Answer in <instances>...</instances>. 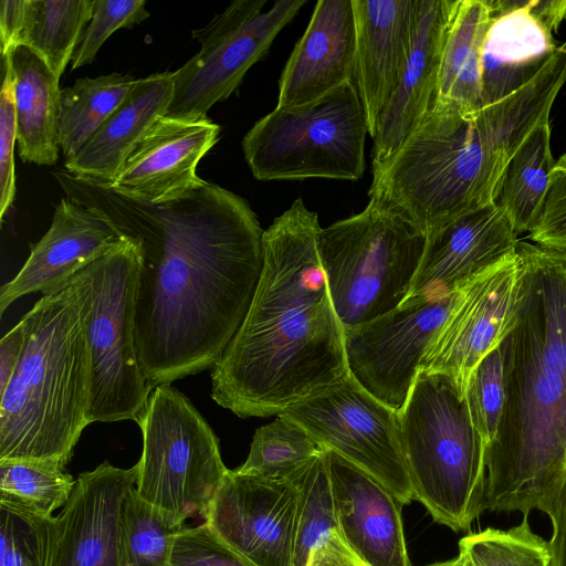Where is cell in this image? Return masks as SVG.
I'll return each mask as SVG.
<instances>
[{
    "label": "cell",
    "instance_id": "6da1fadb",
    "mask_svg": "<svg viewBox=\"0 0 566 566\" xmlns=\"http://www.w3.org/2000/svg\"><path fill=\"white\" fill-rule=\"evenodd\" d=\"M66 195L139 251L135 343L155 389L211 368L242 325L263 270L264 230L248 201L206 181L149 201L65 169Z\"/></svg>",
    "mask_w": 566,
    "mask_h": 566
},
{
    "label": "cell",
    "instance_id": "7a4b0ae2",
    "mask_svg": "<svg viewBox=\"0 0 566 566\" xmlns=\"http://www.w3.org/2000/svg\"><path fill=\"white\" fill-rule=\"evenodd\" d=\"M297 198L263 234V270L248 314L211 367V398L240 418L279 416L348 375L317 238Z\"/></svg>",
    "mask_w": 566,
    "mask_h": 566
},
{
    "label": "cell",
    "instance_id": "3957f363",
    "mask_svg": "<svg viewBox=\"0 0 566 566\" xmlns=\"http://www.w3.org/2000/svg\"><path fill=\"white\" fill-rule=\"evenodd\" d=\"M501 344L505 403L486 448L485 509L547 514L566 481V251L518 242Z\"/></svg>",
    "mask_w": 566,
    "mask_h": 566
},
{
    "label": "cell",
    "instance_id": "277c9868",
    "mask_svg": "<svg viewBox=\"0 0 566 566\" xmlns=\"http://www.w3.org/2000/svg\"><path fill=\"white\" fill-rule=\"evenodd\" d=\"M92 281L85 268L44 293L22 317L27 338L0 395V461L41 460L64 467L90 424Z\"/></svg>",
    "mask_w": 566,
    "mask_h": 566
},
{
    "label": "cell",
    "instance_id": "5b68a950",
    "mask_svg": "<svg viewBox=\"0 0 566 566\" xmlns=\"http://www.w3.org/2000/svg\"><path fill=\"white\" fill-rule=\"evenodd\" d=\"M399 420L413 500L453 532L470 530L486 510V443L465 391L446 374L420 371Z\"/></svg>",
    "mask_w": 566,
    "mask_h": 566
},
{
    "label": "cell",
    "instance_id": "8992f818",
    "mask_svg": "<svg viewBox=\"0 0 566 566\" xmlns=\"http://www.w3.org/2000/svg\"><path fill=\"white\" fill-rule=\"evenodd\" d=\"M427 240L417 226L374 201L322 228L317 247L344 328L399 307L409 295Z\"/></svg>",
    "mask_w": 566,
    "mask_h": 566
},
{
    "label": "cell",
    "instance_id": "52a82bcc",
    "mask_svg": "<svg viewBox=\"0 0 566 566\" xmlns=\"http://www.w3.org/2000/svg\"><path fill=\"white\" fill-rule=\"evenodd\" d=\"M368 125L353 81L298 106H276L242 139L253 177L261 181L310 178L358 180Z\"/></svg>",
    "mask_w": 566,
    "mask_h": 566
},
{
    "label": "cell",
    "instance_id": "ba28073f",
    "mask_svg": "<svg viewBox=\"0 0 566 566\" xmlns=\"http://www.w3.org/2000/svg\"><path fill=\"white\" fill-rule=\"evenodd\" d=\"M137 423L143 433L138 495L175 524L205 518L229 471L211 427L170 385L154 389Z\"/></svg>",
    "mask_w": 566,
    "mask_h": 566
},
{
    "label": "cell",
    "instance_id": "9c48e42d",
    "mask_svg": "<svg viewBox=\"0 0 566 566\" xmlns=\"http://www.w3.org/2000/svg\"><path fill=\"white\" fill-rule=\"evenodd\" d=\"M92 305L87 321L91 352L88 421H138L151 387L136 350L135 302L139 251L129 238L88 266Z\"/></svg>",
    "mask_w": 566,
    "mask_h": 566
},
{
    "label": "cell",
    "instance_id": "30bf717a",
    "mask_svg": "<svg viewBox=\"0 0 566 566\" xmlns=\"http://www.w3.org/2000/svg\"><path fill=\"white\" fill-rule=\"evenodd\" d=\"M306 0H280L262 11L266 0H237L203 28L192 31L200 50L175 71L166 116L208 117L209 109L237 91L250 67L269 51L280 31Z\"/></svg>",
    "mask_w": 566,
    "mask_h": 566
},
{
    "label": "cell",
    "instance_id": "8fae6325",
    "mask_svg": "<svg viewBox=\"0 0 566 566\" xmlns=\"http://www.w3.org/2000/svg\"><path fill=\"white\" fill-rule=\"evenodd\" d=\"M279 416L297 422L326 449L365 470L401 504L413 500L399 412L371 396L350 375Z\"/></svg>",
    "mask_w": 566,
    "mask_h": 566
},
{
    "label": "cell",
    "instance_id": "7c38bea8",
    "mask_svg": "<svg viewBox=\"0 0 566 566\" xmlns=\"http://www.w3.org/2000/svg\"><path fill=\"white\" fill-rule=\"evenodd\" d=\"M462 292L463 289L443 298L401 304L370 322L344 328L349 375L371 396L399 412L430 342Z\"/></svg>",
    "mask_w": 566,
    "mask_h": 566
},
{
    "label": "cell",
    "instance_id": "4fadbf2b",
    "mask_svg": "<svg viewBox=\"0 0 566 566\" xmlns=\"http://www.w3.org/2000/svg\"><path fill=\"white\" fill-rule=\"evenodd\" d=\"M298 488L229 470L205 523L255 566H293Z\"/></svg>",
    "mask_w": 566,
    "mask_h": 566
},
{
    "label": "cell",
    "instance_id": "5bb4252c",
    "mask_svg": "<svg viewBox=\"0 0 566 566\" xmlns=\"http://www.w3.org/2000/svg\"><path fill=\"white\" fill-rule=\"evenodd\" d=\"M517 234L493 203L469 210L427 234L424 251L402 304L447 297L514 256Z\"/></svg>",
    "mask_w": 566,
    "mask_h": 566
},
{
    "label": "cell",
    "instance_id": "9a60e30c",
    "mask_svg": "<svg viewBox=\"0 0 566 566\" xmlns=\"http://www.w3.org/2000/svg\"><path fill=\"white\" fill-rule=\"evenodd\" d=\"M518 277L516 252L467 285L430 342L420 371L446 374L465 391L475 366L505 333L516 302Z\"/></svg>",
    "mask_w": 566,
    "mask_h": 566
},
{
    "label": "cell",
    "instance_id": "2e32d148",
    "mask_svg": "<svg viewBox=\"0 0 566 566\" xmlns=\"http://www.w3.org/2000/svg\"><path fill=\"white\" fill-rule=\"evenodd\" d=\"M138 468L104 461L75 480L72 494L55 516L49 566H123L122 517Z\"/></svg>",
    "mask_w": 566,
    "mask_h": 566
},
{
    "label": "cell",
    "instance_id": "e0dca14e",
    "mask_svg": "<svg viewBox=\"0 0 566 566\" xmlns=\"http://www.w3.org/2000/svg\"><path fill=\"white\" fill-rule=\"evenodd\" d=\"M491 19L481 54L483 107L527 84L553 57V33L566 0H488Z\"/></svg>",
    "mask_w": 566,
    "mask_h": 566
},
{
    "label": "cell",
    "instance_id": "ac0fdd59",
    "mask_svg": "<svg viewBox=\"0 0 566 566\" xmlns=\"http://www.w3.org/2000/svg\"><path fill=\"white\" fill-rule=\"evenodd\" d=\"M338 532L366 566H411L401 503L361 468L327 449Z\"/></svg>",
    "mask_w": 566,
    "mask_h": 566
},
{
    "label": "cell",
    "instance_id": "d6986e66",
    "mask_svg": "<svg viewBox=\"0 0 566 566\" xmlns=\"http://www.w3.org/2000/svg\"><path fill=\"white\" fill-rule=\"evenodd\" d=\"M220 126L210 118L161 116L136 145L114 181L115 190L163 201L201 187L202 157L216 145Z\"/></svg>",
    "mask_w": 566,
    "mask_h": 566
},
{
    "label": "cell",
    "instance_id": "ffe728a7",
    "mask_svg": "<svg viewBox=\"0 0 566 566\" xmlns=\"http://www.w3.org/2000/svg\"><path fill=\"white\" fill-rule=\"evenodd\" d=\"M122 237L91 209L62 198L51 227L34 244L18 274L0 290V314L18 298L54 290L97 259L109 253Z\"/></svg>",
    "mask_w": 566,
    "mask_h": 566
},
{
    "label": "cell",
    "instance_id": "44dd1931",
    "mask_svg": "<svg viewBox=\"0 0 566 566\" xmlns=\"http://www.w3.org/2000/svg\"><path fill=\"white\" fill-rule=\"evenodd\" d=\"M355 17L353 80L374 138L379 118L407 63L417 0H352Z\"/></svg>",
    "mask_w": 566,
    "mask_h": 566
},
{
    "label": "cell",
    "instance_id": "7402d4cb",
    "mask_svg": "<svg viewBox=\"0 0 566 566\" xmlns=\"http://www.w3.org/2000/svg\"><path fill=\"white\" fill-rule=\"evenodd\" d=\"M457 0H417L410 53L373 138L371 164L390 158L434 103L442 49Z\"/></svg>",
    "mask_w": 566,
    "mask_h": 566
},
{
    "label": "cell",
    "instance_id": "603a6c76",
    "mask_svg": "<svg viewBox=\"0 0 566 566\" xmlns=\"http://www.w3.org/2000/svg\"><path fill=\"white\" fill-rule=\"evenodd\" d=\"M352 0H319L279 80L277 105L313 102L348 81L355 65Z\"/></svg>",
    "mask_w": 566,
    "mask_h": 566
},
{
    "label": "cell",
    "instance_id": "cb8c5ba5",
    "mask_svg": "<svg viewBox=\"0 0 566 566\" xmlns=\"http://www.w3.org/2000/svg\"><path fill=\"white\" fill-rule=\"evenodd\" d=\"M175 72L165 71L135 81L113 114L78 153L64 163L73 176L112 182L125 161L171 102Z\"/></svg>",
    "mask_w": 566,
    "mask_h": 566
},
{
    "label": "cell",
    "instance_id": "d4e9b609",
    "mask_svg": "<svg viewBox=\"0 0 566 566\" xmlns=\"http://www.w3.org/2000/svg\"><path fill=\"white\" fill-rule=\"evenodd\" d=\"M7 60L14 81L17 144L24 163L52 166L59 158L60 80L30 48L19 44Z\"/></svg>",
    "mask_w": 566,
    "mask_h": 566
},
{
    "label": "cell",
    "instance_id": "484cf974",
    "mask_svg": "<svg viewBox=\"0 0 566 566\" xmlns=\"http://www.w3.org/2000/svg\"><path fill=\"white\" fill-rule=\"evenodd\" d=\"M490 19L488 0H457L442 49L433 105L470 112L483 107L481 54Z\"/></svg>",
    "mask_w": 566,
    "mask_h": 566
},
{
    "label": "cell",
    "instance_id": "4316f807",
    "mask_svg": "<svg viewBox=\"0 0 566 566\" xmlns=\"http://www.w3.org/2000/svg\"><path fill=\"white\" fill-rule=\"evenodd\" d=\"M555 165L547 119L517 147L494 187L492 203L507 218L517 235L530 232L537 221Z\"/></svg>",
    "mask_w": 566,
    "mask_h": 566
},
{
    "label": "cell",
    "instance_id": "83f0119b",
    "mask_svg": "<svg viewBox=\"0 0 566 566\" xmlns=\"http://www.w3.org/2000/svg\"><path fill=\"white\" fill-rule=\"evenodd\" d=\"M134 76L111 73L77 78L61 88L57 143L64 163L71 160L129 93Z\"/></svg>",
    "mask_w": 566,
    "mask_h": 566
},
{
    "label": "cell",
    "instance_id": "f1b7e54d",
    "mask_svg": "<svg viewBox=\"0 0 566 566\" xmlns=\"http://www.w3.org/2000/svg\"><path fill=\"white\" fill-rule=\"evenodd\" d=\"M95 0H28L19 44L34 51L60 80L91 21Z\"/></svg>",
    "mask_w": 566,
    "mask_h": 566
},
{
    "label": "cell",
    "instance_id": "f546056e",
    "mask_svg": "<svg viewBox=\"0 0 566 566\" xmlns=\"http://www.w3.org/2000/svg\"><path fill=\"white\" fill-rule=\"evenodd\" d=\"M327 449L297 422L277 416L253 434L250 452L240 474L292 480Z\"/></svg>",
    "mask_w": 566,
    "mask_h": 566
},
{
    "label": "cell",
    "instance_id": "4dcf8cb0",
    "mask_svg": "<svg viewBox=\"0 0 566 566\" xmlns=\"http://www.w3.org/2000/svg\"><path fill=\"white\" fill-rule=\"evenodd\" d=\"M75 481L55 462L27 459L0 461V503L42 516L69 501Z\"/></svg>",
    "mask_w": 566,
    "mask_h": 566
},
{
    "label": "cell",
    "instance_id": "1f68e13d",
    "mask_svg": "<svg viewBox=\"0 0 566 566\" xmlns=\"http://www.w3.org/2000/svg\"><path fill=\"white\" fill-rule=\"evenodd\" d=\"M298 488L293 566H307L313 552L338 533L327 450L292 479Z\"/></svg>",
    "mask_w": 566,
    "mask_h": 566
},
{
    "label": "cell",
    "instance_id": "d6a6232c",
    "mask_svg": "<svg viewBox=\"0 0 566 566\" xmlns=\"http://www.w3.org/2000/svg\"><path fill=\"white\" fill-rule=\"evenodd\" d=\"M184 527L144 501L134 486L122 517L123 566H170L176 537Z\"/></svg>",
    "mask_w": 566,
    "mask_h": 566
},
{
    "label": "cell",
    "instance_id": "836d02e7",
    "mask_svg": "<svg viewBox=\"0 0 566 566\" xmlns=\"http://www.w3.org/2000/svg\"><path fill=\"white\" fill-rule=\"evenodd\" d=\"M472 566H553L551 542L534 533L528 515L509 530L488 527L459 541Z\"/></svg>",
    "mask_w": 566,
    "mask_h": 566
},
{
    "label": "cell",
    "instance_id": "e575fe53",
    "mask_svg": "<svg viewBox=\"0 0 566 566\" xmlns=\"http://www.w3.org/2000/svg\"><path fill=\"white\" fill-rule=\"evenodd\" d=\"M54 522L0 503V566H49Z\"/></svg>",
    "mask_w": 566,
    "mask_h": 566
},
{
    "label": "cell",
    "instance_id": "d590c367",
    "mask_svg": "<svg viewBox=\"0 0 566 566\" xmlns=\"http://www.w3.org/2000/svg\"><path fill=\"white\" fill-rule=\"evenodd\" d=\"M465 398L472 421L488 448L497 433L505 403V369L501 342L471 373Z\"/></svg>",
    "mask_w": 566,
    "mask_h": 566
},
{
    "label": "cell",
    "instance_id": "8d00e7d4",
    "mask_svg": "<svg viewBox=\"0 0 566 566\" xmlns=\"http://www.w3.org/2000/svg\"><path fill=\"white\" fill-rule=\"evenodd\" d=\"M145 6V0H95L91 21L72 57V70L91 64L113 32L130 29L149 18Z\"/></svg>",
    "mask_w": 566,
    "mask_h": 566
},
{
    "label": "cell",
    "instance_id": "74e56055",
    "mask_svg": "<svg viewBox=\"0 0 566 566\" xmlns=\"http://www.w3.org/2000/svg\"><path fill=\"white\" fill-rule=\"evenodd\" d=\"M170 566H255L220 539L203 522L177 535Z\"/></svg>",
    "mask_w": 566,
    "mask_h": 566
},
{
    "label": "cell",
    "instance_id": "f35d334b",
    "mask_svg": "<svg viewBox=\"0 0 566 566\" xmlns=\"http://www.w3.org/2000/svg\"><path fill=\"white\" fill-rule=\"evenodd\" d=\"M17 143L14 81L11 67L3 60L0 93V218L11 208L15 197L14 144Z\"/></svg>",
    "mask_w": 566,
    "mask_h": 566
},
{
    "label": "cell",
    "instance_id": "ab89813d",
    "mask_svg": "<svg viewBox=\"0 0 566 566\" xmlns=\"http://www.w3.org/2000/svg\"><path fill=\"white\" fill-rule=\"evenodd\" d=\"M538 245L566 251V167H556L543 208L530 231Z\"/></svg>",
    "mask_w": 566,
    "mask_h": 566
},
{
    "label": "cell",
    "instance_id": "60d3db41",
    "mask_svg": "<svg viewBox=\"0 0 566 566\" xmlns=\"http://www.w3.org/2000/svg\"><path fill=\"white\" fill-rule=\"evenodd\" d=\"M28 0L0 1V38L1 55L4 56L12 48L19 45L24 29Z\"/></svg>",
    "mask_w": 566,
    "mask_h": 566
},
{
    "label": "cell",
    "instance_id": "b9f144b4",
    "mask_svg": "<svg viewBox=\"0 0 566 566\" xmlns=\"http://www.w3.org/2000/svg\"><path fill=\"white\" fill-rule=\"evenodd\" d=\"M27 338L25 323L21 321L0 340V395L12 378Z\"/></svg>",
    "mask_w": 566,
    "mask_h": 566
},
{
    "label": "cell",
    "instance_id": "7bdbcfd3",
    "mask_svg": "<svg viewBox=\"0 0 566 566\" xmlns=\"http://www.w3.org/2000/svg\"><path fill=\"white\" fill-rule=\"evenodd\" d=\"M307 566H366L344 544L338 533L332 534L312 554Z\"/></svg>",
    "mask_w": 566,
    "mask_h": 566
},
{
    "label": "cell",
    "instance_id": "ee69618b",
    "mask_svg": "<svg viewBox=\"0 0 566 566\" xmlns=\"http://www.w3.org/2000/svg\"><path fill=\"white\" fill-rule=\"evenodd\" d=\"M547 515L552 523V537L549 542L553 553V566H566V481Z\"/></svg>",
    "mask_w": 566,
    "mask_h": 566
},
{
    "label": "cell",
    "instance_id": "f6af8a7d",
    "mask_svg": "<svg viewBox=\"0 0 566 566\" xmlns=\"http://www.w3.org/2000/svg\"><path fill=\"white\" fill-rule=\"evenodd\" d=\"M427 566H472L468 557L460 553L454 558L443 560V562H437Z\"/></svg>",
    "mask_w": 566,
    "mask_h": 566
},
{
    "label": "cell",
    "instance_id": "bcb514c9",
    "mask_svg": "<svg viewBox=\"0 0 566 566\" xmlns=\"http://www.w3.org/2000/svg\"><path fill=\"white\" fill-rule=\"evenodd\" d=\"M556 167H566V153L556 161Z\"/></svg>",
    "mask_w": 566,
    "mask_h": 566
}]
</instances>
